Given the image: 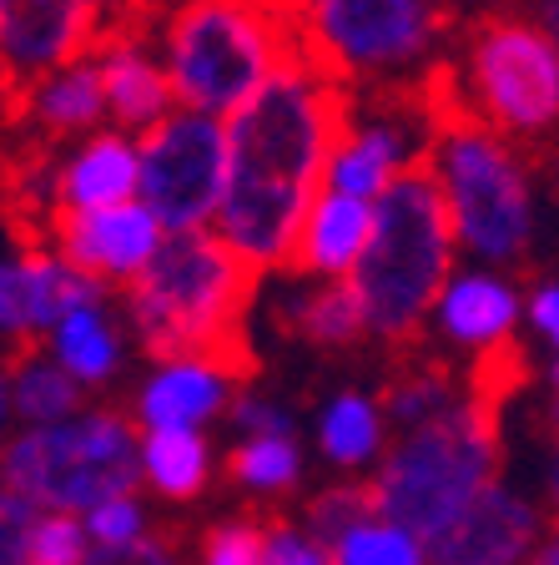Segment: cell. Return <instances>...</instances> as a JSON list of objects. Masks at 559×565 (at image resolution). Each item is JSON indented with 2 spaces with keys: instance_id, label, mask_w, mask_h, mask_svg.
<instances>
[{
  "instance_id": "obj_1",
  "label": "cell",
  "mask_w": 559,
  "mask_h": 565,
  "mask_svg": "<svg viewBox=\"0 0 559 565\" xmlns=\"http://www.w3.org/2000/svg\"><path fill=\"white\" fill-rule=\"evenodd\" d=\"M348 86H338L308 56L288 61L252 102L227 121L233 182L212 233L257 273L292 268V247L313 198L327 188V162L338 141Z\"/></svg>"
},
{
  "instance_id": "obj_2",
  "label": "cell",
  "mask_w": 559,
  "mask_h": 565,
  "mask_svg": "<svg viewBox=\"0 0 559 565\" xmlns=\"http://www.w3.org/2000/svg\"><path fill=\"white\" fill-rule=\"evenodd\" d=\"M423 172L433 177L454 237L469 263L529 268L549 227V172L525 141L494 131L464 111H449Z\"/></svg>"
},
{
  "instance_id": "obj_3",
  "label": "cell",
  "mask_w": 559,
  "mask_h": 565,
  "mask_svg": "<svg viewBox=\"0 0 559 565\" xmlns=\"http://www.w3.org/2000/svg\"><path fill=\"white\" fill-rule=\"evenodd\" d=\"M147 25L176 86V106L222 121H233L288 61L303 56L288 0H166Z\"/></svg>"
},
{
  "instance_id": "obj_4",
  "label": "cell",
  "mask_w": 559,
  "mask_h": 565,
  "mask_svg": "<svg viewBox=\"0 0 559 565\" xmlns=\"http://www.w3.org/2000/svg\"><path fill=\"white\" fill-rule=\"evenodd\" d=\"M494 480H504L499 394L474 384L449 414L398 429L368 475V494L388 520L413 525L433 545Z\"/></svg>"
},
{
  "instance_id": "obj_5",
  "label": "cell",
  "mask_w": 559,
  "mask_h": 565,
  "mask_svg": "<svg viewBox=\"0 0 559 565\" xmlns=\"http://www.w3.org/2000/svg\"><path fill=\"white\" fill-rule=\"evenodd\" d=\"M298 51L348 92H429L449 71V0H288Z\"/></svg>"
},
{
  "instance_id": "obj_6",
  "label": "cell",
  "mask_w": 559,
  "mask_h": 565,
  "mask_svg": "<svg viewBox=\"0 0 559 565\" xmlns=\"http://www.w3.org/2000/svg\"><path fill=\"white\" fill-rule=\"evenodd\" d=\"M459 263H464V247L429 172L408 177L388 198H378L368 258L353 273V294L368 318V343L378 349L423 343L429 313Z\"/></svg>"
},
{
  "instance_id": "obj_7",
  "label": "cell",
  "mask_w": 559,
  "mask_h": 565,
  "mask_svg": "<svg viewBox=\"0 0 559 565\" xmlns=\"http://www.w3.org/2000/svg\"><path fill=\"white\" fill-rule=\"evenodd\" d=\"M257 273L217 233H172L162 258L121 294L141 353L233 349L243 353L257 308Z\"/></svg>"
},
{
  "instance_id": "obj_8",
  "label": "cell",
  "mask_w": 559,
  "mask_h": 565,
  "mask_svg": "<svg viewBox=\"0 0 559 565\" xmlns=\"http://www.w3.org/2000/svg\"><path fill=\"white\" fill-rule=\"evenodd\" d=\"M443 106L539 147L559 137V41L525 11L479 15L443 71Z\"/></svg>"
},
{
  "instance_id": "obj_9",
  "label": "cell",
  "mask_w": 559,
  "mask_h": 565,
  "mask_svg": "<svg viewBox=\"0 0 559 565\" xmlns=\"http://www.w3.org/2000/svg\"><path fill=\"white\" fill-rule=\"evenodd\" d=\"M0 490L61 515H86L111 494L141 490L137 419L117 404H86L46 429H11L0 449Z\"/></svg>"
},
{
  "instance_id": "obj_10",
  "label": "cell",
  "mask_w": 559,
  "mask_h": 565,
  "mask_svg": "<svg viewBox=\"0 0 559 565\" xmlns=\"http://www.w3.org/2000/svg\"><path fill=\"white\" fill-rule=\"evenodd\" d=\"M449 117L443 92H348L333 162H327V188L353 192L363 202H378L419 177L433 157L439 127Z\"/></svg>"
},
{
  "instance_id": "obj_11",
  "label": "cell",
  "mask_w": 559,
  "mask_h": 565,
  "mask_svg": "<svg viewBox=\"0 0 559 565\" xmlns=\"http://www.w3.org/2000/svg\"><path fill=\"white\" fill-rule=\"evenodd\" d=\"M525 298L529 282L519 273L464 258L454 278L443 282L423 343H433L439 359H449L454 369H469V384L504 399L519 379L514 364H519V339H525Z\"/></svg>"
},
{
  "instance_id": "obj_12",
  "label": "cell",
  "mask_w": 559,
  "mask_h": 565,
  "mask_svg": "<svg viewBox=\"0 0 559 565\" xmlns=\"http://www.w3.org/2000/svg\"><path fill=\"white\" fill-rule=\"evenodd\" d=\"M15 217L25 233H46L71 212L141 202V137L121 127H101L66 147H31L15 162Z\"/></svg>"
},
{
  "instance_id": "obj_13",
  "label": "cell",
  "mask_w": 559,
  "mask_h": 565,
  "mask_svg": "<svg viewBox=\"0 0 559 565\" xmlns=\"http://www.w3.org/2000/svg\"><path fill=\"white\" fill-rule=\"evenodd\" d=\"M233 182V137L227 121L176 106L141 137V202L166 223V233H212Z\"/></svg>"
},
{
  "instance_id": "obj_14",
  "label": "cell",
  "mask_w": 559,
  "mask_h": 565,
  "mask_svg": "<svg viewBox=\"0 0 559 565\" xmlns=\"http://www.w3.org/2000/svg\"><path fill=\"white\" fill-rule=\"evenodd\" d=\"M247 384V353L233 349H182L152 353L131 379L127 414L141 435L152 429H217L227 424Z\"/></svg>"
},
{
  "instance_id": "obj_15",
  "label": "cell",
  "mask_w": 559,
  "mask_h": 565,
  "mask_svg": "<svg viewBox=\"0 0 559 565\" xmlns=\"http://www.w3.org/2000/svg\"><path fill=\"white\" fill-rule=\"evenodd\" d=\"M101 294H111V288H101L92 273L76 268L46 233H15L6 247V263H0V339H6V353L46 343V333L61 318Z\"/></svg>"
},
{
  "instance_id": "obj_16",
  "label": "cell",
  "mask_w": 559,
  "mask_h": 565,
  "mask_svg": "<svg viewBox=\"0 0 559 565\" xmlns=\"http://www.w3.org/2000/svg\"><path fill=\"white\" fill-rule=\"evenodd\" d=\"M111 25H117L111 0H0L6 82L25 86L41 71L92 56Z\"/></svg>"
},
{
  "instance_id": "obj_17",
  "label": "cell",
  "mask_w": 559,
  "mask_h": 565,
  "mask_svg": "<svg viewBox=\"0 0 559 565\" xmlns=\"http://www.w3.org/2000/svg\"><path fill=\"white\" fill-rule=\"evenodd\" d=\"M46 237L82 273H92L101 288L127 294L131 282L162 258V247L172 233H166V223L147 202H117V207L56 217V223L46 227Z\"/></svg>"
},
{
  "instance_id": "obj_18",
  "label": "cell",
  "mask_w": 559,
  "mask_h": 565,
  "mask_svg": "<svg viewBox=\"0 0 559 565\" xmlns=\"http://www.w3.org/2000/svg\"><path fill=\"white\" fill-rule=\"evenodd\" d=\"M549 530H555V520H549L545 500L504 475L433 541V561L439 565H529L539 555V545L549 541Z\"/></svg>"
},
{
  "instance_id": "obj_19",
  "label": "cell",
  "mask_w": 559,
  "mask_h": 565,
  "mask_svg": "<svg viewBox=\"0 0 559 565\" xmlns=\"http://www.w3.org/2000/svg\"><path fill=\"white\" fill-rule=\"evenodd\" d=\"M11 121L31 147H66L76 137L111 127L96 56H76L66 66L31 76L25 86H11Z\"/></svg>"
},
{
  "instance_id": "obj_20",
  "label": "cell",
  "mask_w": 559,
  "mask_h": 565,
  "mask_svg": "<svg viewBox=\"0 0 559 565\" xmlns=\"http://www.w3.org/2000/svg\"><path fill=\"white\" fill-rule=\"evenodd\" d=\"M92 56L101 66L111 127L147 137L157 121H166L176 111V86L166 76V61L157 51V35L147 21H117Z\"/></svg>"
},
{
  "instance_id": "obj_21",
  "label": "cell",
  "mask_w": 559,
  "mask_h": 565,
  "mask_svg": "<svg viewBox=\"0 0 559 565\" xmlns=\"http://www.w3.org/2000/svg\"><path fill=\"white\" fill-rule=\"evenodd\" d=\"M262 282L268 288H257V303L268 308V323L278 339L323 353H348L358 343H368V318H363L353 282H318L292 268L272 273Z\"/></svg>"
},
{
  "instance_id": "obj_22",
  "label": "cell",
  "mask_w": 559,
  "mask_h": 565,
  "mask_svg": "<svg viewBox=\"0 0 559 565\" xmlns=\"http://www.w3.org/2000/svg\"><path fill=\"white\" fill-rule=\"evenodd\" d=\"M394 414L384 404V388L368 384H338L327 388L308 424V445L318 465L333 470V480H368L384 465L394 445Z\"/></svg>"
},
{
  "instance_id": "obj_23",
  "label": "cell",
  "mask_w": 559,
  "mask_h": 565,
  "mask_svg": "<svg viewBox=\"0 0 559 565\" xmlns=\"http://www.w3.org/2000/svg\"><path fill=\"white\" fill-rule=\"evenodd\" d=\"M41 349L66 369L86 394H106V388H117L131 369V353L141 349L137 333L127 323V308H121V294H101L92 298L86 308L66 313L56 329L46 333Z\"/></svg>"
},
{
  "instance_id": "obj_24",
  "label": "cell",
  "mask_w": 559,
  "mask_h": 565,
  "mask_svg": "<svg viewBox=\"0 0 559 565\" xmlns=\"http://www.w3.org/2000/svg\"><path fill=\"white\" fill-rule=\"evenodd\" d=\"M373 223H378V202H363L353 192L323 188L308 207L303 227H298V247H292V273L318 282H353L363 268L373 243Z\"/></svg>"
},
{
  "instance_id": "obj_25",
  "label": "cell",
  "mask_w": 559,
  "mask_h": 565,
  "mask_svg": "<svg viewBox=\"0 0 559 565\" xmlns=\"http://www.w3.org/2000/svg\"><path fill=\"white\" fill-rule=\"evenodd\" d=\"M222 470H227V455L207 429H152V435H141V490L152 494L157 505H197V500H207Z\"/></svg>"
},
{
  "instance_id": "obj_26",
  "label": "cell",
  "mask_w": 559,
  "mask_h": 565,
  "mask_svg": "<svg viewBox=\"0 0 559 565\" xmlns=\"http://www.w3.org/2000/svg\"><path fill=\"white\" fill-rule=\"evenodd\" d=\"M86 404H92V394H86L41 343L11 353L6 379H0V419H6V435H11V429H46V424H61V419H71V414H82Z\"/></svg>"
},
{
  "instance_id": "obj_27",
  "label": "cell",
  "mask_w": 559,
  "mask_h": 565,
  "mask_svg": "<svg viewBox=\"0 0 559 565\" xmlns=\"http://www.w3.org/2000/svg\"><path fill=\"white\" fill-rule=\"evenodd\" d=\"M227 480L252 505H282L308 480V445L303 435H252L233 439L227 449Z\"/></svg>"
},
{
  "instance_id": "obj_28",
  "label": "cell",
  "mask_w": 559,
  "mask_h": 565,
  "mask_svg": "<svg viewBox=\"0 0 559 565\" xmlns=\"http://www.w3.org/2000/svg\"><path fill=\"white\" fill-rule=\"evenodd\" d=\"M469 388L474 384L459 379V369L443 364V359H404L394 369V379L384 384V404L394 414V429H413V424H429L439 414H449Z\"/></svg>"
},
{
  "instance_id": "obj_29",
  "label": "cell",
  "mask_w": 559,
  "mask_h": 565,
  "mask_svg": "<svg viewBox=\"0 0 559 565\" xmlns=\"http://www.w3.org/2000/svg\"><path fill=\"white\" fill-rule=\"evenodd\" d=\"M327 545H333V565H439L419 530L388 520L378 505L348 520L338 535H327Z\"/></svg>"
},
{
  "instance_id": "obj_30",
  "label": "cell",
  "mask_w": 559,
  "mask_h": 565,
  "mask_svg": "<svg viewBox=\"0 0 559 565\" xmlns=\"http://www.w3.org/2000/svg\"><path fill=\"white\" fill-rule=\"evenodd\" d=\"M268 555V515L233 510L197 530L192 541V565H262Z\"/></svg>"
},
{
  "instance_id": "obj_31",
  "label": "cell",
  "mask_w": 559,
  "mask_h": 565,
  "mask_svg": "<svg viewBox=\"0 0 559 565\" xmlns=\"http://www.w3.org/2000/svg\"><path fill=\"white\" fill-rule=\"evenodd\" d=\"M82 520H86V530H92L96 551H127V545L152 541L157 530H162L152 515V494L147 490L111 494V500H101L96 510H86Z\"/></svg>"
},
{
  "instance_id": "obj_32",
  "label": "cell",
  "mask_w": 559,
  "mask_h": 565,
  "mask_svg": "<svg viewBox=\"0 0 559 565\" xmlns=\"http://www.w3.org/2000/svg\"><path fill=\"white\" fill-rule=\"evenodd\" d=\"M96 545L82 515H61V510H41L31 530V555L25 565H92Z\"/></svg>"
},
{
  "instance_id": "obj_33",
  "label": "cell",
  "mask_w": 559,
  "mask_h": 565,
  "mask_svg": "<svg viewBox=\"0 0 559 565\" xmlns=\"http://www.w3.org/2000/svg\"><path fill=\"white\" fill-rule=\"evenodd\" d=\"M227 429L233 439H252V435H298V409L282 399L278 388L247 379L243 394H237L233 414H227Z\"/></svg>"
},
{
  "instance_id": "obj_34",
  "label": "cell",
  "mask_w": 559,
  "mask_h": 565,
  "mask_svg": "<svg viewBox=\"0 0 559 565\" xmlns=\"http://www.w3.org/2000/svg\"><path fill=\"white\" fill-rule=\"evenodd\" d=\"M363 510H373V494H368V480H333L323 490H313L303 500V520L318 530V535H338L348 520H358Z\"/></svg>"
},
{
  "instance_id": "obj_35",
  "label": "cell",
  "mask_w": 559,
  "mask_h": 565,
  "mask_svg": "<svg viewBox=\"0 0 559 565\" xmlns=\"http://www.w3.org/2000/svg\"><path fill=\"white\" fill-rule=\"evenodd\" d=\"M262 565H333V545L303 515H268V555Z\"/></svg>"
},
{
  "instance_id": "obj_36",
  "label": "cell",
  "mask_w": 559,
  "mask_h": 565,
  "mask_svg": "<svg viewBox=\"0 0 559 565\" xmlns=\"http://www.w3.org/2000/svg\"><path fill=\"white\" fill-rule=\"evenodd\" d=\"M525 339L529 349L555 364L559 359V268H545L529 278V298H525Z\"/></svg>"
},
{
  "instance_id": "obj_37",
  "label": "cell",
  "mask_w": 559,
  "mask_h": 565,
  "mask_svg": "<svg viewBox=\"0 0 559 565\" xmlns=\"http://www.w3.org/2000/svg\"><path fill=\"white\" fill-rule=\"evenodd\" d=\"M35 515H41V505H31L15 490H0V565H25Z\"/></svg>"
},
{
  "instance_id": "obj_38",
  "label": "cell",
  "mask_w": 559,
  "mask_h": 565,
  "mask_svg": "<svg viewBox=\"0 0 559 565\" xmlns=\"http://www.w3.org/2000/svg\"><path fill=\"white\" fill-rule=\"evenodd\" d=\"M92 565H192V545H182V535L157 530L152 541L127 545V551H96Z\"/></svg>"
},
{
  "instance_id": "obj_39",
  "label": "cell",
  "mask_w": 559,
  "mask_h": 565,
  "mask_svg": "<svg viewBox=\"0 0 559 565\" xmlns=\"http://www.w3.org/2000/svg\"><path fill=\"white\" fill-rule=\"evenodd\" d=\"M535 494L545 500L549 520L559 525V399L545 394V439H539V480Z\"/></svg>"
},
{
  "instance_id": "obj_40",
  "label": "cell",
  "mask_w": 559,
  "mask_h": 565,
  "mask_svg": "<svg viewBox=\"0 0 559 565\" xmlns=\"http://www.w3.org/2000/svg\"><path fill=\"white\" fill-rule=\"evenodd\" d=\"M525 15H535V21L559 41V0H525Z\"/></svg>"
},
{
  "instance_id": "obj_41",
  "label": "cell",
  "mask_w": 559,
  "mask_h": 565,
  "mask_svg": "<svg viewBox=\"0 0 559 565\" xmlns=\"http://www.w3.org/2000/svg\"><path fill=\"white\" fill-rule=\"evenodd\" d=\"M529 565H559V525L549 530V541L539 545V555H535V561H529Z\"/></svg>"
},
{
  "instance_id": "obj_42",
  "label": "cell",
  "mask_w": 559,
  "mask_h": 565,
  "mask_svg": "<svg viewBox=\"0 0 559 565\" xmlns=\"http://www.w3.org/2000/svg\"><path fill=\"white\" fill-rule=\"evenodd\" d=\"M545 172H549V198H555V212H559V152L549 157V167H545Z\"/></svg>"
},
{
  "instance_id": "obj_43",
  "label": "cell",
  "mask_w": 559,
  "mask_h": 565,
  "mask_svg": "<svg viewBox=\"0 0 559 565\" xmlns=\"http://www.w3.org/2000/svg\"><path fill=\"white\" fill-rule=\"evenodd\" d=\"M117 6H147V0H117Z\"/></svg>"
}]
</instances>
